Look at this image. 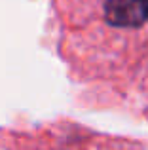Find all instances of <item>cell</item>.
<instances>
[{
  "label": "cell",
  "mask_w": 148,
  "mask_h": 150,
  "mask_svg": "<svg viewBox=\"0 0 148 150\" xmlns=\"http://www.w3.org/2000/svg\"><path fill=\"white\" fill-rule=\"evenodd\" d=\"M104 15L116 27H139L148 19L144 0H106Z\"/></svg>",
  "instance_id": "6da1fadb"
},
{
  "label": "cell",
  "mask_w": 148,
  "mask_h": 150,
  "mask_svg": "<svg viewBox=\"0 0 148 150\" xmlns=\"http://www.w3.org/2000/svg\"><path fill=\"white\" fill-rule=\"evenodd\" d=\"M144 8H146V17H148V0H144Z\"/></svg>",
  "instance_id": "7a4b0ae2"
}]
</instances>
